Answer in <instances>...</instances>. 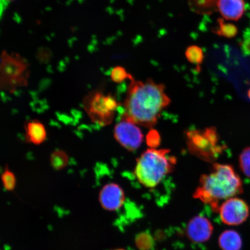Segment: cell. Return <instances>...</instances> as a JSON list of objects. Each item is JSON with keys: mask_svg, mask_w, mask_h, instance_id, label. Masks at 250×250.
Here are the masks:
<instances>
[{"mask_svg": "<svg viewBox=\"0 0 250 250\" xmlns=\"http://www.w3.org/2000/svg\"><path fill=\"white\" fill-rule=\"evenodd\" d=\"M239 164L243 173L250 178V146L244 149L240 154Z\"/></svg>", "mask_w": 250, "mask_h": 250, "instance_id": "obj_17", "label": "cell"}, {"mask_svg": "<svg viewBox=\"0 0 250 250\" xmlns=\"http://www.w3.org/2000/svg\"><path fill=\"white\" fill-rule=\"evenodd\" d=\"M187 143L190 153L206 162H212L224 149L220 145V138L213 127L187 132Z\"/></svg>", "mask_w": 250, "mask_h": 250, "instance_id": "obj_5", "label": "cell"}, {"mask_svg": "<svg viewBox=\"0 0 250 250\" xmlns=\"http://www.w3.org/2000/svg\"><path fill=\"white\" fill-rule=\"evenodd\" d=\"M215 33L219 36L226 37V38H233L237 33V29L235 25L227 23L223 20H218V26Z\"/></svg>", "mask_w": 250, "mask_h": 250, "instance_id": "obj_16", "label": "cell"}, {"mask_svg": "<svg viewBox=\"0 0 250 250\" xmlns=\"http://www.w3.org/2000/svg\"><path fill=\"white\" fill-rule=\"evenodd\" d=\"M161 137L157 131L151 129L146 136V143L151 148H156L160 145Z\"/></svg>", "mask_w": 250, "mask_h": 250, "instance_id": "obj_21", "label": "cell"}, {"mask_svg": "<svg viewBox=\"0 0 250 250\" xmlns=\"http://www.w3.org/2000/svg\"><path fill=\"white\" fill-rule=\"evenodd\" d=\"M186 56L187 60L190 63L200 65L204 60V52L201 47L196 45H191L186 49Z\"/></svg>", "mask_w": 250, "mask_h": 250, "instance_id": "obj_15", "label": "cell"}, {"mask_svg": "<svg viewBox=\"0 0 250 250\" xmlns=\"http://www.w3.org/2000/svg\"><path fill=\"white\" fill-rule=\"evenodd\" d=\"M248 95H249V98L250 99V90H249V91L248 92Z\"/></svg>", "mask_w": 250, "mask_h": 250, "instance_id": "obj_22", "label": "cell"}, {"mask_svg": "<svg viewBox=\"0 0 250 250\" xmlns=\"http://www.w3.org/2000/svg\"><path fill=\"white\" fill-rule=\"evenodd\" d=\"M1 180L3 186L8 191H12L17 185V179L13 172L6 167L1 175Z\"/></svg>", "mask_w": 250, "mask_h": 250, "instance_id": "obj_19", "label": "cell"}, {"mask_svg": "<svg viewBox=\"0 0 250 250\" xmlns=\"http://www.w3.org/2000/svg\"><path fill=\"white\" fill-rule=\"evenodd\" d=\"M99 201L102 208L108 211H117L124 204V190L116 183H109L103 187L99 192Z\"/></svg>", "mask_w": 250, "mask_h": 250, "instance_id": "obj_9", "label": "cell"}, {"mask_svg": "<svg viewBox=\"0 0 250 250\" xmlns=\"http://www.w3.org/2000/svg\"><path fill=\"white\" fill-rule=\"evenodd\" d=\"M110 76L111 80L117 83H122L127 79L130 81L134 80L132 75L127 73L126 69L122 66H116L112 68Z\"/></svg>", "mask_w": 250, "mask_h": 250, "instance_id": "obj_18", "label": "cell"}, {"mask_svg": "<svg viewBox=\"0 0 250 250\" xmlns=\"http://www.w3.org/2000/svg\"><path fill=\"white\" fill-rule=\"evenodd\" d=\"M218 212L223 223L234 226L245 223L249 216L250 208L244 200L233 197L220 205Z\"/></svg>", "mask_w": 250, "mask_h": 250, "instance_id": "obj_8", "label": "cell"}, {"mask_svg": "<svg viewBox=\"0 0 250 250\" xmlns=\"http://www.w3.org/2000/svg\"><path fill=\"white\" fill-rule=\"evenodd\" d=\"M7 1H14V0H7Z\"/></svg>", "mask_w": 250, "mask_h": 250, "instance_id": "obj_24", "label": "cell"}, {"mask_svg": "<svg viewBox=\"0 0 250 250\" xmlns=\"http://www.w3.org/2000/svg\"><path fill=\"white\" fill-rule=\"evenodd\" d=\"M125 250L120 249H116V250Z\"/></svg>", "mask_w": 250, "mask_h": 250, "instance_id": "obj_23", "label": "cell"}, {"mask_svg": "<svg viewBox=\"0 0 250 250\" xmlns=\"http://www.w3.org/2000/svg\"><path fill=\"white\" fill-rule=\"evenodd\" d=\"M170 103L164 84L151 79L144 82L133 80L128 87L123 117L137 125L151 128Z\"/></svg>", "mask_w": 250, "mask_h": 250, "instance_id": "obj_1", "label": "cell"}, {"mask_svg": "<svg viewBox=\"0 0 250 250\" xmlns=\"http://www.w3.org/2000/svg\"><path fill=\"white\" fill-rule=\"evenodd\" d=\"M218 245L223 250H240L242 240L238 232L234 230H227L221 234Z\"/></svg>", "mask_w": 250, "mask_h": 250, "instance_id": "obj_13", "label": "cell"}, {"mask_svg": "<svg viewBox=\"0 0 250 250\" xmlns=\"http://www.w3.org/2000/svg\"><path fill=\"white\" fill-rule=\"evenodd\" d=\"M114 136L117 142L129 151L138 149L144 139L142 130L137 125L123 117L114 127Z\"/></svg>", "mask_w": 250, "mask_h": 250, "instance_id": "obj_7", "label": "cell"}, {"mask_svg": "<svg viewBox=\"0 0 250 250\" xmlns=\"http://www.w3.org/2000/svg\"><path fill=\"white\" fill-rule=\"evenodd\" d=\"M243 192L242 179L232 165L214 163L209 174L200 178L193 198L210 206L218 211L219 202L241 194Z\"/></svg>", "mask_w": 250, "mask_h": 250, "instance_id": "obj_2", "label": "cell"}, {"mask_svg": "<svg viewBox=\"0 0 250 250\" xmlns=\"http://www.w3.org/2000/svg\"><path fill=\"white\" fill-rule=\"evenodd\" d=\"M214 227L207 218L196 216L190 220L187 225L186 233L190 241L201 243L210 239Z\"/></svg>", "mask_w": 250, "mask_h": 250, "instance_id": "obj_10", "label": "cell"}, {"mask_svg": "<svg viewBox=\"0 0 250 250\" xmlns=\"http://www.w3.org/2000/svg\"><path fill=\"white\" fill-rule=\"evenodd\" d=\"M135 243L140 250H148L153 246V239L149 234L142 233L136 237Z\"/></svg>", "mask_w": 250, "mask_h": 250, "instance_id": "obj_20", "label": "cell"}, {"mask_svg": "<svg viewBox=\"0 0 250 250\" xmlns=\"http://www.w3.org/2000/svg\"><path fill=\"white\" fill-rule=\"evenodd\" d=\"M25 136L28 142L39 145L45 142L46 132L44 125L40 121L30 120L24 125Z\"/></svg>", "mask_w": 250, "mask_h": 250, "instance_id": "obj_12", "label": "cell"}, {"mask_svg": "<svg viewBox=\"0 0 250 250\" xmlns=\"http://www.w3.org/2000/svg\"><path fill=\"white\" fill-rule=\"evenodd\" d=\"M177 159L167 149L149 148L137 159L134 175L146 188H154L173 171Z\"/></svg>", "mask_w": 250, "mask_h": 250, "instance_id": "obj_3", "label": "cell"}, {"mask_svg": "<svg viewBox=\"0 0 250 250\" xmlns=\"http://www.w3.org/2000/svg\"><path fill=\"white\" fill-rule=\"evenodd\" d=\"M217 7L222 17L228 21H237L246 12L245 0H217Z\"/></svg>", "mask_w": 250, "mask_h": 250, "instance_id": "obj_11", "label": "cell"}, {"mask_svg": "<svg viewBox=\"0 0 250 250\" xmlns=\"http://www.w3.org/2000/svg\"><path fill=\"white\" fill-rule=\"evenodd\" d=\"M29 65L22 56L17 53L2 52L0 63V86L11 93L26 86L29 80Z\"/></svg>", "mask_w": 250, "mask_h": 250, "instance_id": "obj_4", "label": "cell"}, {"mask_svg": "<svg viewBox=\"0 0 250 250\" xmlns=\"http://www.w3.org/2000/svg\"><path fill=\"white\" fill-rule=\"evenodd\" d=\"M83 108L93 123L108 126L114 120L119 103L115 97L99 90L89 92L83 101Z\"/></svg>", "mask_w": 250, "mask_h": 250, "instance_id": "obj_6", "label": "cell"}, {"mask_svg": "<svg viewBox=\"0 0 250 250\" xmlns=\"http://www.w3.org/2000/svg\"><path fill=\"white\" fill-rule=\"evenodd\" d=\"M52 167L56 170H61L67 167L68 164V156L66 153L60 149L53 152L50 158Z\"/></svg>", "mask_w": 250, "mask_h": 250, "instance_id": "obj_14", "label": "cell"}]
</instances>
